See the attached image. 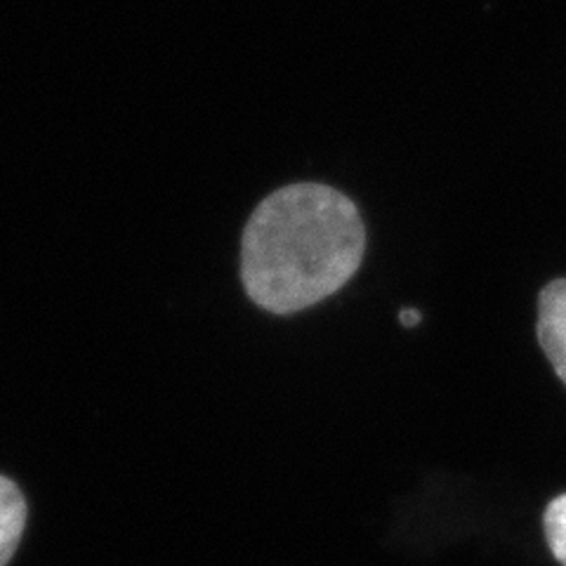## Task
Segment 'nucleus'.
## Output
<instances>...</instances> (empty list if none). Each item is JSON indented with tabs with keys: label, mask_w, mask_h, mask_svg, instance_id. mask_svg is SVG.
Returning <instances> with one entry per match:
<instances>
[{
	"label": "nucleus",
	"mask_w": 566,
	"mask_h": 566,
	"mask_svg": "<svg viewBox=\"0 0 566 566\" xmlns=\"http://www.w3.org/2000/svg\"><path fill=\"white\" fill-rule=\"evenodd\" d=\"M364 248V222L345 193L314 182L283 187L243 229L245 293L272 314L307 310L345 286Z\"/></svg>",
	"instance_id": "obj_1"
},
{
	"label": "nucleus",
	"mask_w": 566,
	"mask_h": 566,
	"mask_svg": "<svg viewBox=\"0 0 566 566\" xmlns=\"http://www.w3.org/2000/svg\"><path fill=\"white\" fill-rule=\"evenodd\" d=\"M538 340L566 385V279L547 283L541 293Z\"/></svg>",
	"instance_id": "obj_2"
},
{
	"label": "nucleus",
	"mask_w": 566,
	"mask_h": 566,
	"mask_svg": "<svg viewBox=\"0 0 566 566\" xmlns=\"http://www.w3.org/2000/svg\"><path fill=\"white\" fill-rule=\"evenodd\" d=\"M27 526V501L8 476H0V566H6Z\"/></svg>",
	"instance_id": "obj_3"
},
{
	"label": "nucleus",
	"mask_w": 566,
	"mask_h": 566,
	"mask_svg": "<svg viewBox=\"0 0 566 566\" xmlns=\"http://www.w3.org/2000/svg\"><path fill=\"white\" fill-rule=\"evenodd\" d=\"M545 538L557 562L566 566V493L557 495L551 505L545 507Z\"/></svg>",
	"instance_id": "obj_4"
},
{
	"label": "nucleus",
	"mask_w": 566,
	"mask_h": 566,
	"mask_svg": "<svg viewBox=\"0 0 566 566\" xmlns=\"http://www.w3.org/2000/svg\"><path fill=\"white\" fill-rule=\"evenodd\" d=\"M420 312L418 310H401L399 312V322H401V326H406V328H413V326H420Z\"/></svg>",
	"instance_id": "obj_5"
}]
</instances>
